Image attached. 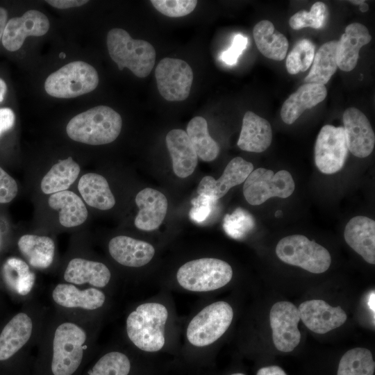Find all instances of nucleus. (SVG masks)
I'll return each mask as SVG.
<instances>
[{"label": "nucleus", "instance_id": "nucleus-1", "mask_svg": "<svg viewBox=\"0 0 375 375\" xmlns=\"http://www.w3.org/2000/svg\"><path fill=\"white\" fill-rule=\"evenodd\" d=\"M122 126V119L117 112L106 106H98L71 119L66 132L74 141L101 145L115 141Z\"/></svg>", "mask_w": 375, "mask_h": 375}, {"label": "nucleus", "instance_id": "nucleus-2", "mask_svg": "<svg viewBox=\"0 0 375 375\" xmlns=\"http://www.w3.org/2000/svg\"><path fill=\"white\" fill-rule=\"evenodd\" d=\"M168 310L162 303L147 302L138 306L126 319V333L133 344L142 351L156 352L165 343V327Z\"/></svg>", "mask_w": 375, "mask_h": 375}, {"label": "nucleus", "instance_id": "nucleus-3", "mask_svg": "<svg viewBox=\"0 0 375 375\" xmlns=\"http://www.w3.org/2000/svg\"><path fill=\"white\" fill-rule=\"evenodd\" d=\"M106 42L109 55L120 70L126 67L139 78L151 73L156 51L149 42L135 40L126 31L118 28L108 31Z\"/></svg>", "mask_w": 375, "mask_h": 375}, {"label": "nucleus", "instance_id": "nucleus-4", "mask_svg": "<svg viewBox=\"0 0 375 375\" xmlns=\"http://www.w3.org/2000/svg\"><path fill=\"white\" fill-rule=\"evenodd\" d=\"M233 277L231 265L224 260L202 258L188 261L176 272V280L183 289L194 292H206L219 289Z\"/></svg>", "mask_w": 375, "mask_h": 375}, {"label": "nucleus", "instance_id": "nucleus-5", "mask_svg": "<svg viewBox=\"0 0 375 375\" xmlns=\"http://www.w3.org/2000/svg\"><path fill=\"white\" fill-rule=\"evenodd\" d=\"M98 84V73L92 65L74 61L50 74L45 81L44 89L53 97L73 98L93 91Z\"/></svg>", "mask_w": 375, "mask_h": 375}, {"label": "nucleus", "instance_id": "nucleus-6", "mask_svg": "<svg viewBox=\"0 0 375 375\" xmlns=\"http://www.w3.org/2000/svg\"><path fill=\"white\" fill-rule=\"evenodd\" d=\"M233 310L226 301L212 303L201 310L189 322L186 338L197 347L209 346L220 338L230 326Z\"/></svg>", "mask_w": 375, "mask_h": 375}, {"label": "nucleus", "instance_id": "nucleus-7", "mask_svg": "<svg viewBox=\"0 0 375 375\" xmlns=\"http://www.w3.org/2000/svg\"><path fill=\"white\" fill-rule=\"evenodd\" d=\"M276 253L283 262L314 274L326 272L331 262L326 248L302 235L282 238L276 245Z\"/></svg>", "mask_w": 375, "mask_h": 375}, {"label": "nucleus", "instance_id": "nucleus-8", "mask_svg": "<svg viewBox=\"0 0 375 375\" xmlns=\"http://www.w3.org/2000/svg\"><path fill=\"white\" fill-rule=\"evenodd\" d=\"M85 332L74 323L58 326L53 342L51 370L54 375H72L79 367L83 354Z\"/></svg>", "mask_w": 375, "mask_h": 375}, {"label": "nucleus", "instance_id": "nucleus-9", "mask_svg": "<svg viewBox=\"0 0 375 375\" xmlns=\"http://www.w3.org/2000/svg\"><path fill=\"white\" fill-rule=\"evenodd\" d=\"M294 188V181L288 171L280 170L274 174L272 170L258 168L244 181L243 194L249 204L258 206L274 197L287 198Z\"/></svg>", "mask_w": 375, "mask_h": 375}, {"label": "nucleus", "instance_id": "nucleus-10", "mask_svg": "<svg viewBox=\"0 0 375 375\" xmlns=\"http://www.w3.org/2000/svg\"><path fill=\"white\" fill-rule=\"evenodd\" d=\"M158 90L168 101H182L190 92L193 72L185 61L178 58H165L155 69Z\"/></svg>", "mask_w": 375, "mask_h": 375}, {"label": "nucleus", "instance_id": "nucleus-11", "mask_svg": "<svg viewBox=\"0 0 375 375\" xmlns=\"http://www.w3.org/2000/svg\"><path fill=\"white\" fill-rule=\"evenodd\" d=\"M348 151L344 128L325 125L315 142L316 166L324 174H334L343 167Z\"/></svg>", "mask_w": 375, "mask_h": 375}, {"label": "nucleus", "instance_id": "nucleus-12", "mask_svg": "<svg viewBox=\"0 0 375 375\" xmlns=\"http://www.w3.org/2000/svg\"><path fill=\"white\" fill-rule=\"evenodd\" d=\"M269 321L275 347L282 352L293 351L301 340L298 308L289 301L276 302L270 310Z\"/></svg>", "mask_w": 375, "mask_h": 375}, {"label": "nucleus", "instance_id": "nucleus-13", "mask_svg": "<svg viewBox=\"0 0 375 375\" xmlns=\"http://www.w3.org/2000/svg\"><path fill=\"white\" fill-rule=\"evenodd\" d=\"M47 17L37 10H29L22 17L8 20L2 36L3 47L10 51L19 49L26 37L42 36L49 29Z\"/></svg>", "mask_w": 375, "mask_h": 375}, {"label": "nucleus", "instance_id": "nucleus-14", "mask_svg": "<svg viewBox=\"0 0 375 375\" xmlns=\"http://www.w3.org/2000/svg\"><path fill=\"white\" fill-rule=\"evenodd\" d=\"M342 119L348 150L358 158L369 156L374 147L375 135L365 115L351 107L344 110Z\"/></svg>", "mask_w": 375, "mask_h": 375}, {"label": "nucleus", "instance_id": "nucleus-15", "mask_svg": "<svg viewBox=\"0 0 375 375\" xmlns=\"http://www.w3.org/2000/svg\"><path fill=\"white\" fill-rule=\"evenodd\" d=\"M298 310L300 319L306 326L318 334H324L342 326L347 318L340 306H331L322 299L303 301Z\"/></svg>", "mask_w": 375, "mask_h": 375}, {"label": "nucleus", "instance_id": "nucleus-16", "mask_svg": "<svg viewBox=\"0 0 375 375\" xmlns=\"http://www.w3.org/2000/svg\"><path fill=\"white\" fill-rule=\"evenodd\" d=\"M253 170L251 162L241 157H235L228 163L218 179L215 180L211 176H204L199 184L197 192L199 194L207 196L216 201L231 188L244 182Z\"/></svg>", "mask_w": 375, "mask_h": 375}, {"label": "nucleus", "instance_id": "nucleus-17", "mask_svg": "<svg viewBox=\"0 0 375 375\" xmlns=\"http://www.w3.org/2000/svg\"><path fill=\"white\" fill-rule=\"evenodd\" d=\"M139 211L134 224L140 230L156 229L163 222L167 210V199L160 192L151 188L140 191L135 197Z\"/></svg>", "mask_w": 375, "mask_h": 375}, {"label": "nucleus", "instance_id": "nucleus-18", "mask_svg": "<svg viewBox=\"0 0 375 375\" xmlns=\"http://www.w3.org/2000/svg\"><path fill=\"white\" fill-rule=\"evenodd\" d=\"M108 251L115 261L131 267L147 265L155 254V249L150 243L125 235L112 238Z\"/></svg>", "mask_w": 375, "mask_h": 375}, {"label": "nucleus", "instance_id": "nucleus-19", "mask_svg": "<svg viewBox=\"0 0 375 375\" xmlns=\"http://www.w3.org/2000/svg\"><path fill=\"white\" fill-rule=\"evenodd\" d=\"M344 237L347 244L369 264H375V222L356 216L347 224Z\"/></svg>", "mask_w": 375, "mask_h": 375}, {"label": "nucleus", "instance_id": "nucleus-20", "mask_svg": "<svg viewBox=\"0 0 375 375\" xmlns=\"http://www.w3.org/2000/svg\"><path fill=\"white\" fill-rule=\"evenodd\" d=\"M371 40L372 36L363 24L352 23L347 26L338 41L337 63L340 69L344 72L353 70L358 62L360 49Z\"/></svg>", "mask_w": 375, "mask_h": 375}, {"label": "nucleus", "instance_id": "nucleus-21", "mask_svg": "<svg viewBox=\"0 0 375 375\" xmlns=\"http://www.w3.org/2000/svg\"><path fill=\"white\" fill-rule=\"evenodd\" d=\"M165 141L174 174L182 178L190 176L197 167L198 156L186 131L172 129L167 134Z\"/></svg>", "mask_w": 375, "mask_h": 375}, {"label": "nucleus", "instance_id": "nucleus-22", "mask_svg": "<svg viewBox=\"0 0 375 375\" xmlns=\"http://www.w3.org/2000/svg\"><path fill=\"white\" fill-rule=\"evenodd\" d=\"M272 130L269 122L251 111L245 112L238 147L245 151L261 153L271 144Z\"/></svg>", "mask_w": 375, "mask_h": 375}, {"label": "nucleus", "instance_id": "nucleus-23", "mask_svg": "<svg viewBox=\"0 0 375 375\" xmlns=\"http://www.w3.org/2000/svg\"><path fill=\"white\" fill-rule=\"evenodd\" d=\"M327 90L324 85L306 83L290 94L283 103L281 117L287 124L294 123L306 109L312 108L325 99Z\"/></svg>", "mask_w": 375, "mask_h": 375}, {"label": "nucleus", "instance_id": "nucleus-24", "mask_svg": "<svg viewBox=\"0 0 375 375\" xmlns=\"http://www.w3.org/2000/svg\"><path fill=\"white\" fill-rule=\"evenodd\" d=\"M48 204L58 211L59 222L64 227L81 226L88 218V212L84 201L72 191L67 190L50 194Z\"/></svg>", "mask_w": 375, "mask_h": 375}, {"label": "nucleus", "instance_id": "nucleus-25", "mask_svg": "<svg viewBox=\"0 0 375 375\" xmlns=\"http://www.w3.org/2000/svg\"><path fill=\"white\" fill-rule=\"evenodd\" d=\"M111 274L103 263L76 258L69 261L64 274L66 281L74 284L89 283L103 288L110 280Z\"/></svg>", "mask_w": 375, "mask_h": 375}, {"label": "nucleus", "instance_id": "nucleus-26", "mask_svg": "<svg viewBox=\"0 0 375 375\" xmlns=\"http://www.w3.org/2000/svg\"><path fill=\"white\" fill-rule=\"evenodd\" d=\"M33 328L31 318L25 313L15 315L0 334V360L10 358L29 340Z\"/></svg>", "mask_w": 375, "mask_h": 375}, {"label": "nucleus", "instance_id": "nucleus-27", "mask_svg": "<svg viewBox=\"0 0 375 375\" xmlns=\"http://www.w3.org/2000/svg\"><path fill=\"white\" fill-rule=\"evenodd\" d=\"M78 190L83 201L89 206L101 210L111 209L115 199L106 178L99 174H83L78 183Z\"/></svg>", "mask_w": 375, "mask_h": 375}, {"label": "nucleus", "instance_id": "nucleus-28", "mask_svg": "<svg viewBox=\"0 0 375 375\" xmlns=\"http://www.w3.org/2000/svg\"><path fill=\"white\" fill-rule=\"evenodd\" d=\"M54 301L65 308H81L95 310L101 307L106 299L105 294L96 288L79 290L71 284H58L53 291Z\"/></svg>", "mask_w": 375, "mask_h": 375}, {"label": "nucleus", "instance_id": "nucleus-29", "mask_svg": "<svg viewBox=\"0 0 375 375\" xmlns=\"http://www.w3.org/2000/svg\"><path fill=\"white\" fill-rule=\"evenodd\" d=\"M253 35L257 48L264 56L278 61L285 58L288 40L284 35L275 31L270 21L264 19L258 22L253 27Z\"/></svg>", "mask_w": 375, "mask_h": 375}, {"label": "nucleus", "instance_id": "nucleus-30", "mask_svg": "<svg viewBox=\"0 0 375 375\" xmlns=\"http://www.w3.org/2000/svg\"><path fill=\"white\" fill-rule=\"evenodd\" d=\"M17 244L20 252L32 267L46 269L52 263L55 244L49 237L26 234L19 239Z\"/></svg>", "mask_w": 375, "mask_h": 375}, {"label": "nucleus", "instance_id": "nucleus-31", "mask_svg": "<svg viewBox=\"0 0 375 375\" xmlns=\"http://www.w3.org/2000/svg\"><path fill=\"white\" fill-rule=\"evenodd\" d=\"M81 172L79 165L72 157L54 164L44 176L40 188L45 194L67 190L76 181Z\"/></svg>", "mask_w": 375, "mask_h": 375}, {"label": "nucleus", "instance_id": "nucleus-32", "mask_svg": "<svg viewBox=\"0 0 375 375\" xmlns=\"http://www.w3.org/2000/svg\"><path fill=\"white\" fill-rule=\"evenodd\" d=\"M337 47L338 41L332 40L319 47L315 54L311 69L304 78L306 83L325 85L328 82L338 68Z\"/></svg>", "mask_w": 375, "mask_h": 375}, {"label": "nucleus", "instance_id": "nucleus-33", "mask_svg": "<svg viewBox=\"0 0 375 375\" xmlns=\"http://www.w3.org/2000/svg\"><path fill=\"white\" fill-rule=\"evenodd\" d=\"M186 133L200 159L210 162L218 156L219 147L210 135L205 118L201 116L192 118L188 124Z\"/></svg>", "mask_w": 375, "mask_h": 375}, {"label": "nucleus", "instance_id": "nucleus-34", "mask_svg": "<svg viewBox=\"0 0 375 375\" xmlns=\"http://www.w3.org/2000/svg\"><path fill=\"white\" fill-rule=\"evenodd\" d=\"M2 272L7 285L17 294L26 295L31 292L35 277L24 260L8 258L3 264Z\"/></svg>", "mask_w": 375, "mask_h": 375}, {"label": "nucleus", "instance_id": "nucleus-35", "mask_svg": "<svg viewBox=\"0 0 375 375\" xmlns=\"http://www.w3.org/2000/svg\"><path fill=\"white\" fill-rule=\"evenodd\" d=\"M375 362L371 351L357 347L348 350L341 358L337 375H374Z\"/></svg>", "mask_w": 375, "mask_h": 375}, {"label": "nucleus", "instance_id": "nucleus-36", "mask_svg": "<svg viewBox=\"0 0 375 375\" xmlns=\"http://www.w3.org/2000/svg\"><path fill=\"white\" fill-rule=\"evenodd\" d=\"M315 47L308 39L297 42L286 58V69L289 74H297L306 71L312 63Z\"/></svg>", "mask_w": 375, "mask_h": 375}, {"label": "nucleus", "instance_id": "nucleus-37", "mask_svg": "<svg viewBox=\"0 0 375 375\" xmlns=\"http://www.w3.org/2000/svg\"><path fill=\"white\" fill-rule=\"evenodd\" d=\"M130 369L128 358L123 353L112 351L96 362L89 375H128Z\"/></svg>", "mask_w": 375, "mask_h": 375}, {"label": "nucleus", "instance_id": "nucleus-38", "mask_svg": "<svg viewBox=\"0 0 375 375\" xmlns=\"http://www.w3.org/2000/svg\"><path fill=\"white\" fill-rule=\"evenodd\" d=\"M327 16V7L324 3L315 2L309 12L301 10L294 14L289 19L290 27L299 30L305 27L320 28Z\"/></svg>", "mask_w": 375, "mask_h": 375}, {"label": "nucleus", "instance_id": "nucleus-39", "mask_svg": "<svg viewBox=\"0 0 375 375\" xmlns=\"http://www.w3.org/2000/svg\"><path fill=\"white\" fill-rule=\"evenodd\" d=\"M254 226V220L247 211L237 208L231 215L227 214L224 219L223 227L233 238H240Z\"/></svg>", "mask_w": 375, "mask_h": 375}, {"label": "nucleus", "instance_id": "nucleus-40", "mask_svg": "<svg viewBox=\"0 0 375 375\" xmlns=\"http://www.w3.org/2000/svg\"><path fill=\"white\" fill-rule=\"evenodd\" d=\"M153 7L161 14L169 17L188 15L196 8V0H151Z\"/></svg>", "mask_w": 375, "mask_h": 375}, {"label": "nucleus", "instance_id": "nucleus-41", "mask_svg": "<svg viewBox=\"0 0 375 375\" xmlns=\"http://www.w3.org/2000/svg\"><path fill=\"white\" fill-rule=\"evenodd\" d=\"M215 202L208 197L202 194L192 199V208L189 213L191 219L197 223L206 220L211 212L212 205Z\"/></svg>", "mask_w": 375, "mask_h": 375}, {"label": "nucleus", "instance_id": "nucleus-42", "mask_svg": "<svg viewBox=\"0 0 375 375\" xmlns=\"http://www.w3.org/2000/svg\"><path fill=\"white\" fill-rule=\"evenodd\" d=\"M18 193L15 180L0 167V203L10 202Z\"/></svg>", "mask_w": 375, "mask_h": 375}, {"label": "nucleus", "instance_id": "nucleus-43", "mask_svg": "<svg viewBox=\"0 0 375 375\" xmlns=\"http://www.w3.org/2000/svg\"><path fill=\"white\" fill-rule=\"evenodd\" d=\"M247 43V37L240 34L235 35L231 47L222 53L220 59L227 65H235L242 52L246 49Z\"/></svg>", "mask_w": 375, "mask_h": 375}, {"label": "nucleus", "instance_id": "nucleus-44", "mask_svg": "<svg viewBox=\"0 0 375 375\" xmlns=\"http://www.w3.org/2000/svg\"><path fill=\"white\" fill-rule=\"evenodd\" d=\"M15 120V113L10 108H0V136L13 126Z\"/></svg>", "mask_w": 375, "mask_h": 375}, {"label": "nucleus", "instance_id": "nucleus-45", "mask_svg": "<svg viewBox=\"0 0 375 375\" xmlns=\"http://www.w3.org/2000/svg\"><path fill=\"white\" fill-rule=\"evenodd\" d=\"M47 2L51 6L59 8L66 9L81 6L88 2L85 0H48Z\"/></svg>", "mask_w": 375, "mask_h": 375}, {"label": "nucleus", "instance_id": "nucleus-46", "mask_svg": "<svg viewBox=\"0 0 375 375\" xmlns=\"http://www.w3.org/2000/svg\"><path fill=\"white\" fill-rule=\"evenodd\" d=\"M256 375H287L284 370L276 365H272L260 368Z\"/></svg>", "mask_w": 375, "mask_h": 375}, {"label": "nucleus", "instance_id": "nucleus-47", "mask_svg": "<svg viewBox=\"0 0 375 375\" xmlns=\"http://www.w3.org/2000/svg\"><path fill=\"white\" fill-rule=\"evenodd\" d=\"M8 19L7 10L0 7V40L2 38L4 28L6 27Z\"/></svg>", "mask_w": 375, "mask_h": 375}, {"label": "nucleus", "instance_id": "nucleus-48", "mask_svg": "<svg viewBox=\"0 0 375 375\" xmlns=\"http://www.w3.org/2000/svg\"><path fill=\"white\" fill-rule=\"evenodd\" d=\"M6 90L7 86L5 81L0 78V102L3 101Z\"/></svg>", "mask_w": 375, "mask_h": 375}, {"label": "nucleus", "instance_id": "nucleus-49", "mask_svg": "<svg viewBox=\"0 0 375 375\" xmlns=\"http://www.w3.org/2000/svg\"><path fill=\"white\" fill-rule=\"evenodd\" d=\"M374 297H375V294H374V290H373L370 295H369V300H368V306L369 307V309L371 310L372 312H373V315L374 316V301H375V299H374Z\"/></svg>", "mask_w": 375, "mask_h": 375}, {"label": "nucleus", "instance_id": "nucleus-50", "mask_svg": "<svg viewBox=\"0 0 375 375\" xmlns=\"http://www.w3.org/2000/svg\"><path fill=\"white\" fill-rule=\"evenodd\" d=\"M369 9V6L367 5V3H365V1L364 3H362L361 5H360V10L361 12H367Z\"/></svg>", "mask_w": 375, "mask_h": 375}, {"label": "nucleus", "instance_id": "nucleus-51", "mask_svg": "<svg viewBox=\"0 0 375 375\" xmlns=\"http://www.w3.org/2000/svg\"><path fill=\"white\" fill-rule=\"evenodd\" d=\"M365 1L363 0H355V1H350V3L356 4V5H361L362 3H364Z\"/></svg>", "mask_w": 375, "mask_h": 375}, {"label": "nucleus", "instance_id": "nucleus-52", "mask_svg": "<svg viewBox=\"0 0 375 375\" xmlns=\"http://www.w3.org/2000/svg\"><path fill=\"white\" fill-rule=\"evenodd\" d=\"M231 375H245V374H244L242 373H234V374H232Z\"/></svg>", "mask_w": 375, "mask_h": 375}]
</instances>
